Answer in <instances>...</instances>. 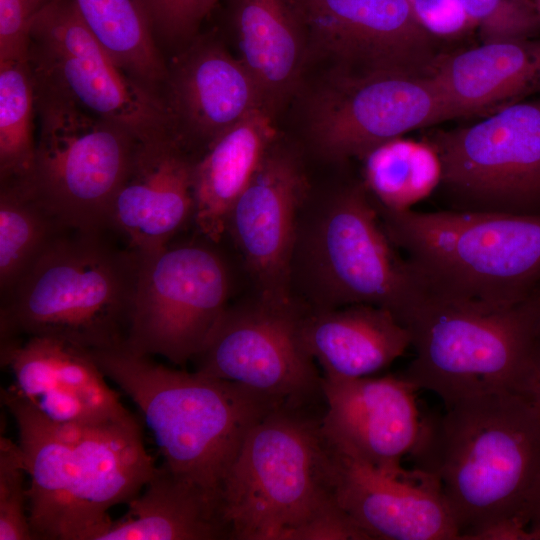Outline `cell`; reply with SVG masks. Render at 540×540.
<instances>
[{"label": "cell", "instance_id": "21", "mask_svg": "<svg viewBox=\"0 0 540 540\" xmlns=\"http://www.w3.org/2000/svg\"><path fill=\"white\" fill-rule=\"evenodd\" d=\"M330 445L337 501L369 540L459 539L432 475L422 480L394 478Z\"/></svg>", "mask_w": 540, "mask_h": 540}, {"label": "cell", "instance_id": "34", "mask_svg": "<svg viewBox=\"0 0 540 540\" xmlns=\"http://www.w3.org/2000/svg\"><path fill=\"white\" fill-rule=\"evenodd\" d=\"M55 0H0V60L26 58L32 26Z\"/></svg>", "mask_w": 540, "mask_h": 540}, {"label": "cell", "instance_id": "31", "mask_svg": "<svg viewBox=\"0 0 540 540\" xmlns=\"http://www.w3.org/2000/svg\"><path fill=\"white\" fill-rule=\"evenodd\" d=\"M219 0H137L167 60L199 35Z\"/></svg>", "mask_w": 540, "mask_h": 540}, {"label": "cell", "instance_id": "15", "mask_svg": "<svg viewBox=\"0 0 540 540\" xmlns=\"http://www.w3.org/2000/svg\"><path fill=\"white\" fill-rule=\"evenodd\" d=\"M308 47L353 72L431 75L438 42L407 0H288Z\"/></svg>", "mask_w": 540, "mask_h": 540}, {"label": "cell", "instance_id": "18", "mask_svg": "<svg viewBox=\"0 0 540 540\" xmlns=\"http://www.w3.org/2000/svg\"><path fill=\"white\" fill-rule=\"evenodd\" d=\"M0 360L14 377L11 386L50 422L94 426L136 419L80 345L49 336L4 341Z\"/></svg>", "mask_w": 540, "mask_h": 540}, {"label": "cell", "instance_id": "27", "mask_svg": "<svg viewBox=\"0 0 540 540\" xmlns=\"http://www.w3.org/2000/svg\"><path fill=\"white\" fill-rule=\"evenodd\" d=\"M89 30L117 66L161 102L168 60L137 0H75Z\"/></svg>", "mask_w": 540, "mask_h": 540}, {"label": "cell", "instance_id": "17", "mask_svg": "<svg viewBox=\"0 0 540 540\" xmlns=\"http://www.w3.org/2000/svg\"><path fill=\"white\" fill-rule=\"evenodd\" d=\"M161 101L170 137L195 159L225 130L267 109L246 66L212 35H198L168 58Z\"/></svg>", "mask_w": 540, "mask_h": 540}, {"label": "cell", "instance_id": "1", "mask_svg": "<svg viewBox=\"0 0 540 540\" xmlns=\"http://www.w3.org/2000/svg\"><path fill=\"white\" fill-rule=\"evenodd\" d=\"M0 394L15 420L30 478L33 539L96 540L112 521L109 510L139 495L157 468L139 422L56 424L11 385Z\"/></svg>", "mask_w": 540, "mask_h": 540}, {"label": "cell", "instance_id": "2", "mask_svg": "<svg viewBox=\"0 0 540 540\" xmlns=\"http://www.w3.org/2000/svg\"><path fill=\"white\" fill-rule=\"evenodd\" d=\"M412 456L438 481L459 539L504 521L528 526L540 481V412L526 395L469 397L424 417Z\"/></svg>", "mask_w": 540, "mask_h": 540}, {"label": "cell", "instance_id": "25", "mask_svg": "<svg viewBox=\"0 0 540 540\" xmlns=\"http://www.w3.org/2000/svg\"><path fill=\"white\" fill-rule=\"evenodd\" d=\"M239 59L274 113L298 88L309 47L288 0H226Z\"/></svg>", "mask_w": 540, "mask_h": 540}, {"label": "cell", "instance_id": "6", "mask_svg": "<svg viewBox=\"0 0 540 540\" xmlns=\"http://www.w3.org/2000/svg\"><path fill=\"white\" fill-rule=\"evenodd\" d=\"M402 324L415 357L400 376L445 407L491 393L525 395L540 365V289L507 305L423 292Z\"/></svg>", "mask_w": 540, "mask_h": 540}, {"label": "cell", "instance_id": "7", "mask_svg": "<svg viewBox=\"0 0 540 540\" xmlns=\"http://www.w3.org/2000/svg\"><path fill=\"white\" fill-rule=\"evenodd\" d=\"M376 203V202H375ZM376 206L383 227L426 293L507 305L540 282V214Z\"/></svg>", "mask_w": 540, "mask_h": 540}, {"label": "cell", "instance_id": "5", "mask_svg": "<svg viewBox=\"0 0 540 540\" xmlns=\"http://www.w3.org/2000/svg\"><path fill=\"white\" fill-rule=\"evenodd\" d=\"M108 232L72 229L44 251L1 295L0 342L49 336L89 350L125 343L140 258Z\"/></svg>", "mask_w": 540, "mask_h": 540}, {"label": "cell", "instance_id": "32", "mask_svg": "<svg viewBox=\"0 0 540 540\" xmlns=\"http://www.w3.org/2000/svg\"><path fill=\"white\" fill-rule=\"evenodd\" d=\"M27 474L18 443L0 436V540L33 539L28 519Z\"/></svg>", "mask_w": 540, "mask_h": 540}, {"label": "cell", "instance_id": "11", "mask_svg": "<svg viewBox=\"0 0 540 540\" xmlns=\"http://www.w3.org/2000/svg\"><path fill=\"white\" fill-rule=\"evenodd\" d=\"M26 60L35 92L122 125L141 141L170 137L162 103L117 66L75 0H55L38 16Z\"/></svg>", "mask_w": 540, "mask_h": 540}, {"label": "cell", "instance_id": "30", "mask_svg": "<svg viewBox=\"0 0 540 540\" xmlns=\"http://www.w3.org/2000/svg\"><path fill=\"white\" fill-rule=\"evenodd\" d=\"M35 90L26 58L0 60V182L31 172L36 140Z\"/></svg>", "mask_w": 540, "mask_h": 540}, {"label": "cell", "instance_id": "9", "mask_svg": "<svg viewBox=\"0 0 540 540\" xmlns=\"http://www.w3.org/2000/svg\"><path fill=\"white\" fill-rule=\"evenodd\" d=\"M214 244L172 240L139 253L126 348L175 365L194 359L229 306L231 274Z\"/></svg>", "mask_w": 540, "mask_h": 540}, {"label": "cell", "instance_id": "12", "mask_svg": "<svg viewBox=\"0 0 540 540\" xmlns=\"http://www.w3.org/2000/svg\"><path fill=\"white\" fill-rule=\"evenodd\" d=\"M449 119L432 76L401 71L334 68L307 105L311 140L323 155L339 161L361 159L385 141Z\"/></svg>", "mask_w": 540, "mask_h": 540}, {"label": "cell", "instance_id": "24", "mask_svg": "<svg viewBox=\"0 0 540 540\" xmlns=\"http://www.w3.org/2000/svg\"><path fill=\"white\" fill-rule=\"evenodd\" d=\"M273 113L259 108L220 134L195 160L194 218L200 235L219 243L229 213L275 143Z\"/></svg>", "mask_w": 540, "mask_h": 540}, {"label": "cell", "instance_id": "28", "mask_svg": "<svg viewBox=\"0 0 540 540\" xmlns=\"http://www.w3.org/2000/svg\"><path fill=\"white\" fill-rule=\"evenodd\" d=\"M364 186L382 208L402 212L428 198L442 180L435 147L399 136L369 150L362 158Z\"/></svg>", "mask_w": 540, "mask_h": 540}, {"label": "cell", "instance_id": "38", "mask_svg": "<svg viewBox=\"0 0 540 540\" xmlns=\"http://www.w3.org/2000/svg\"><path fill=\"white\" fill-rule=\"evenodd\" d=\"M536 13L540 19V0H532Z\"/></svg>", "mask_w": 540, "mask_h": 540}, {"label": "cell", "instance_id": "3", "mask_svg": "<svg viewBox=\"0 0 540 540\" xmlns=\"http://www.w3.org/2000/svg\"><path fill=\"white\" fill-rule=\"evenodd\" d=\"M280 405L247 435L222 513L235 540H369L340 507L322 416Z\"/></svg>", "mask_w": 540, "mask_h": 540}, {"label": "cell", "instance_id": "19", "mask_svg": "<svg viewBox=\"0 0 540 540\" xmlns=\"http://www.w3.org/2000/svg\"><path fill=\"white\" fill-rule=\"evenodd\" d=\"M304 192L298 160L274 143L228 216L226 232L258 283L260 298L271 302H292L290 262Z\"/></svg>", "mask_w": 540, "mask_h": 540}, {"label": "cell", "instance_id": "14", "mask_svg": "<svg viewBox=\"0 0 540 540\" xmlns=\"http://www.w3.org/2000/svg\"><path fill=\"white\" fill-rule=\"evenodd\" d=\"M306 315L292 302L263 298L228 306L194 357L195 371L281 404L311 406L323 392L322 376L304 340Z\"/></svg>", "mask_w": 540, "mask_h": 540}, {"label": "cell", "instance_id": "35", "mask_svg": "<svg viewBox=\"0 0 540 540\" xmlns=\"http://www.w3.org/2000/svg\"><path fill=\"white\" fill-rule=\"evenodd\" d=\"M418 23L435 39L458 40L477 30L459 0H407Z\"/></svg>", "mask_w": 540, "mask_h": 540}, {"label": "cell", "instance_id": "26", "mask_svg": "<svg viewBox=\"0 0 540 540\" xmlns=\"http://www.w3.org/2000/svg\"><path fill=\"white\" fill-rule=\"evenodd\" d=\"M127 505V512L112 519L96 540L230 539L220 508L164 464Z\"/></svg>", "mask_w": 540, "mask_h": 540}, {"label": "cell", "instance_id": "33", "mask_svg": "<svg viewBox=\"0 0 540 540\" xmlns=\"http://www.w3.org/2000/svg\"><path fill=\"white\" fill-rule=\"evenodd\" d=\"M483 43L533 38L540 30L536 10L521 0H459Z\"/></svg>", "mask_w": 540, "mask_h": 540}, {"label": "cell", "instance_id": "8", "mask_svg": "<svg viewBox=\"0 0 540 540\" xmlns=\"http://www.w3.org/2000/svg\"><path fill=\"white\" fill-rule=\"evenodd\" d=\"M39 133L24 181L69 228L107 229L112 199L139 140L115 122L35 92Z\"/></svg>", "mask_w": 540, "mask_h": 540}, {"label": "cell", "instance_id": "13", "mask_svg": "<svg viewBox=\"0 0 540 540\" xmlns=\"http://www.w3.org/2000/svg\"><path fill=\"white\" fill-rule=\"evenodd\" d=\"M313 273L327 306L370 304L402 323L423 289L405 257L389 239L364 184L339 191L315 227Z\"/></svg>", "mask_w": 540, "mask_h": 540}, {"label": "cell", "instance_id": "36", "mask_svg": "<svg viewBox=\"0 0 540 540\" xmlns=\"http://www.w3.org/2000/svg\"><path fill=\"white\" fill-rule=\"evenodd\" d=\"M526 516L529 529L537 540H540V481L532 495Z\"/></svg>", "mask_w": 540, "mask_h": 540}, {"label": "cell", "instance_id": "29", "mask_svg": "<svg viewBox=\"0 0 540 540\" xmlns=\"http://www.w3.org/2000/svg\"><path fill=\"white\" fill-rule=\"evenodd\" d=\"M70 230L24 180L0 182L1 295Z\"/></svg>", "mask_w": 540, "mask_h": 540}, {"label": "cell", "instance_id": "20", "mask_svg": "<svg viewBox=\"0 0 540 540\" xmlns=\"http://www.w3.org/2000/svg\"><path fill=\"white\" fill-rule=\"evenodd\" d=\"M195 160L171 137L140 141L112 199L107 229L138 253L170 243L193 222Z\"/></svg>", "mask_w": 540, "mask_h": 540}, {"label": "cell", "instance_id": "16", "mask_svg": "<svg viewBox=\"0 0 540 540\" xmlns=\"http://www.w3.org/2000/svg\"><path fill=\"white\" fill-rule=\"evenodd\" d=\"M414 385L401 376L333 378L322 376L326 403L321 429L336 448L399 479L429 474L408 471L402 460L417 448L424 429Z\"/></svg>", "mask_w": 540, "mask_h": 540}, {"label": "cell", "instance_id": "10", "mask_svg": "<svg viewBox=\"0 0 540 540\" xmlns=\"http://www.w3.org/2000/svg\"><path fill=\"white\" fill-rule=\"evenodd\" d=\"M424 138L441 159L448 209L540 214V99Z\"/></svg>", "mask_w": 540, "mask_h": 540}, {"label": "cell", "instance_id": "4", "mask_svg": "<svg viewBox=\"0 0 540 540\" xmlns=\"http://www.w3.org/2000/svg\"><path fill=\"white\" fill-rule=\"evenodd\" d=\"M90 353L141 411L163 464L222 512L224 486L247 435L283 404L232 381L165 366L124 345Z\"/></svg>", "mask_w": 540, "mask_h": 540}, {"label": "cell", "instance_id": "22", "mask_svg": "<svg viewBox=\"0 0 540 540\" xmlns=\"http://www.w3.org/2000/svg\"><path fill=\"white\" fill-rule=\"evenodd\" d=\"M431 76L453 118L485 117L540 92V39L441 53Z\"/></svg>", "mask_w": 540, "mask_h": 540}, {"label": "cell", "instance_id": "37", "mask_svg": "<svg viewBox=\"0 0 540 540\" xmlns=\"http://www.w3.org/2000/svg\"><path fill=\"white\" fill-rule=\"evenodd\" d=\"M525 395L540 412V365Z\"/></svg>", "mask_w": 540, "mask_h": 540}, {"label": "cell", "instance_id": "23", "mask_svg": "<svg viewBox=\"0 0 540 540\" xmlns=\"http://www.w3.org/2000/svg\"><path fill=\"white\" fill-rule=\"evenodd\" d=\"M303 335L323 376L333 378L371 376L411 346L410 330L391 311L370 304L307 313Z\"/></svg>", "mask_w": 540, "mask_h": 540}, {"label": "cell", "instance_id": "39", "mask_svg": "<svg viewBox=\"0 0 540 540\" xmlns=\"http://www.w3.org/2000/svg\"><path fill=\"white\" fill-rule=\"evenodd\" d=\"M523 3H525L526 5L532 7L535 9L534 5H533V2L532 0H521Z\"/></svg>", "mask_w": 540, "mask_h": 540}]
</instances>
